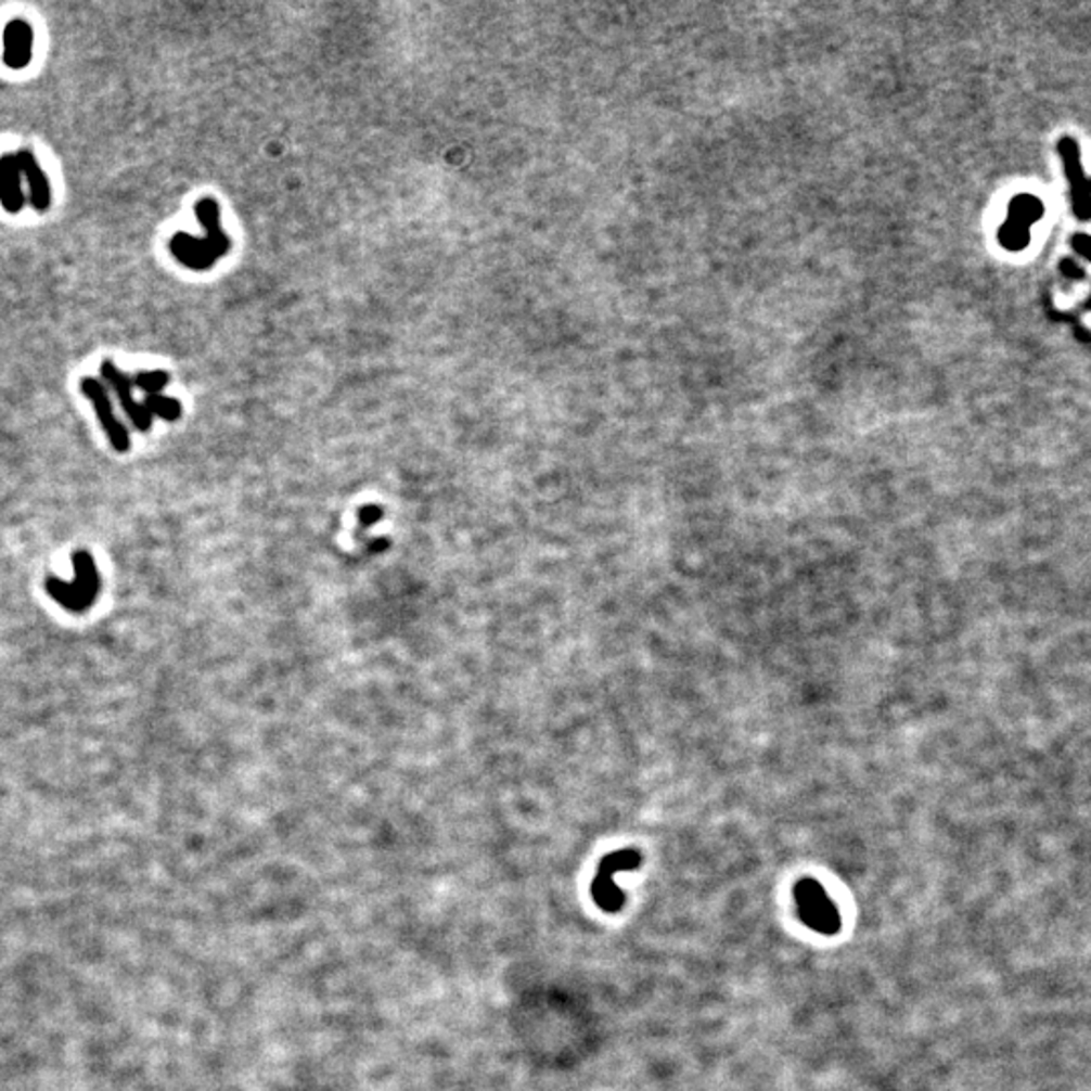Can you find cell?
<instances>
[{
    "label": "cell",
    "instance_id": "6da1fadb",
    "mask_svg": "<svg viewBox=\"0 0 1091 1091\" xmlns=\"http://www.w3.org/2000/svg\"><path fill=\"white\" fill-rule=\"evenodd\" d=\"M196 217L207 229L205 239L177 233L170 239V253L175 255L178 264H182L189 269L203 271L215 266V261L221 257L222 253L229 252V236L222 233L221 222H219V205L213 198H203L196 205Z\"/></svg>",
    "mask_w": 1091,
    "mask_h": 1091
},
{
    "label": "cell",
    "instance_id": "ba28073f",
    "mask_svg": "<svg viewBox=\"0 0 1091 1091\" xmlns=\"http://www.w3.org/2000/svg\"><path fill=\"white\" fill-rule=\"evenodd\" d=\"M16 163L21 168V175L27 178V184H29L30 207L39 213H44L47 208L51 207L53 196H51V184H49V178L44 177L43 168L39 166L30 150H18Z\"/></svg>",
    "mask_w": 1091,
    "mask_h": 1091
},
{
    "label": "cell",
    "instance_id": "8fae6325",
    "mask_svg": "<svg viewBox=\"0 0 1091 1091\" xmlns=\"http://www.w3.org/2000/svg\"><path fill=\"white\" fill-rule=\"evenodd\" d=\"M144 407L152 416H163L164 421H177L182 414V407L177 399L164 397V395H150L144 400Z\"/></svg>",
    "mask_w": 1091,
    "mask_h": 1091
},
{
    "label": "cell",
    "instance_id": "5b68a950",
    "mask_svg": "<svg viewBox=\"0 0 1091 1091\" xmlns=\"http://www.w3.org/2000/svg\"><path fill=\"white\" fill-rule=\"evenodd\" d=\"M79 388L91 400L93 411L98 414V421H100V425L104 428L107 439L112 442V447L118 453H128L130 447H132V439H130V433H128L126 425L116 416L114 402L110 399L107 388L98 378H91V376L84 378L81 384H79Z\"/></svg>",
    "mask_w": 1091,
    "mask_h": 1091
},
{
    "label": "cell",
    "instance_id": "30bf717a",
    "mask_svg": "<svg viewBox=\"0 0 1091 1091\" xmlns=\"http://www.w3.org/2000/svg\"><path fill=\"white\" fill-rule=\"evenodd\" d=\"M132 383L136 384L140 390H144V395H146V397H150V395H163L166 384L170 383V376H168V372H164V370H150V372H146V370H140V372L133 376Z\"/></svg>",
    "mask_w": 1091,
    "mask_h": 1091
},
{
    "label": "cell",
    "instance_id": "52a82bcc",
    "mask_svg": "<svg viewBox=\"0 0 1091 1091\" xmlns=\"http://www.w3.org/2000/svg\"><path fill=\"white\" fill-rule=\"evenodd\" d=\"M35 33L27 21L15 18L4 27L2 60L9 69H25L33 60Z\"/></svg>",
    "mask_w": 1091,
    "mask_h": 1091
},
{
    "label": "cell",
    "instance_id": "8992f818",
    "mask_svg": "<svg viewBox=\"0 0 1091 1091\" xmlns=\"http://www.w3.org/2000/svg\"><path fill=\"white\" fill-rule=\"evenodd\" d=\"M102 376H104L105 383L110 384V388L118 395L119 405H121L124 413L128 414L133 428H138L140 433L150 431L154 416L147 413L144 402H138V400L133 399L132 378L124 370L119 369V367H116L112 360H104L102 362Z\"/></svg>",
    "mask_w": 1091,
    "mask_h": 1091
},
{
    "label": "cell",
    "instance_id": "277c9868",
    "mask_svg": "<svg viewBox=\"0 0 1091 1091\" xmlns=\"http://www.w3.org/2000/svg\"><path fill=\"white\" fill-rule=\"evenodd\" d=\"M641 859L643 857L634 849H620L603 857L590 887L592 900L603 912L606 914L620 912V908L625 906V894L620 891L619 885L615 884V875L619 871L637 870L641 865Z\"/></svg>",
    "mask_w": 1091,
    "mask_h": 1091
},
{
    "label": "cell",
    "instance_id": "3957f363",
    "mask_svg": "<svg viewBox=\"0 0 1091 1091\" xmlns=\"http://www.w3.org/2000/svg\"><path fill=\"white\" fill-rule=\"evenodd\" d=\"M795 901H797V912L800 922L809 926L812 932L823 934V936H835L839 934L840 922L837 906L826 896L823 885L817 880H800L795 885Z\"/></svg>",
    "mask_w": 1091,
    "mask_h": 1091
},
{
    "label": "cell",
    "instance_id": "9c48e42d",
    "mask_svg": "<svg viewBox=\"0 0 1091 1091\" xmlns=\"http://www.w3.org/2000/svg\"><path fill=\"white\" fill-rule=\"evenodd\" d=\"M0 203L7 213L16 215L25 207V194L21 187V168L16 154L0 156Z\"/></svg>",
    "mask_w": 1091,
    "mask_h": 1091
},
{
    "label": "cell",
    "instance_id": "7a4b0ae2",
    "mask_svg": "<svg viewBox=\"0 0 1091 1091\" xmlns=\"http://www.w3.org/2000/svg\"><path fill=\"white\" fill-rule=\"evenodd\" d=\"M74 570L75 578L72 582H65L60 576H47L44 590L65 611H69L74 615H84L91 606L95 605V601L100 596L102 576H100L95 561L88 550L75 552Z\"/></svg>",
    "mask_w": 1091,
    "mask_h": 1091
}]
</instances>
